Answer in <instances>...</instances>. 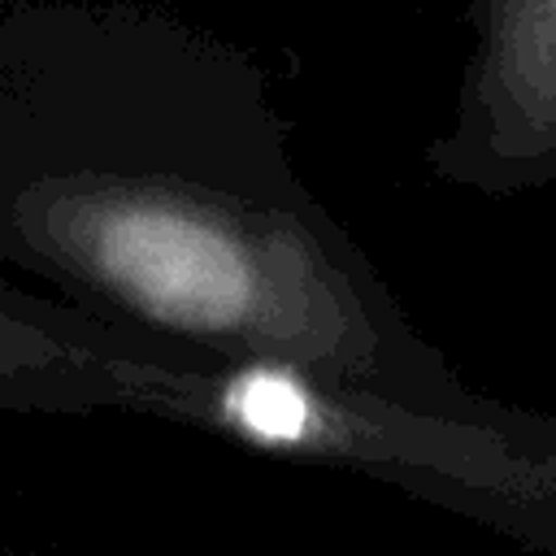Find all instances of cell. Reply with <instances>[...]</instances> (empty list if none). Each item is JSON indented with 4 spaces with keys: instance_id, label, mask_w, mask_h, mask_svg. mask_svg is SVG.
<instances>
[{
    "instance_id": "obj_1",
    "label": "cell",
    "mask_w": 556,
    "mask_h": 556,
    "mask_svg": "<svg viewBox=\"0 0 556 556\" xmlns=\"http://www.w3.org/2000/svg\"><path fill=\"white\" fill-rule=\"evenodd\" d=\"M0 265L113 352L287 361L491 413L300 182L248 48L130 0L0 9Z\"/></svg>"
},
{
    "instance_id": "obj_2",
    "label": "cell",
    "mask_w": 556,
    "mask_h": 556,
    "mask_svg": "<svg viewBox=\"0 0 556 556\" xmlns=\"http://www.w3.org/2000/svg\"><path fill=\"white\" fill-rule=\"evenodd\" d=\"M113 408L213 430L252 452L348 469L556 556V417L443 413L287 361H152L104 348Z\"/></svg>"
},
{
    "instance_id": "obj_3",
    "label": "cell",
    "mask_w": 556,
    "mask_h": 556,
    "mask_svg": "<svg viewBox=\"0 0 556 556\" xmlns=\"http://www.w3.org/2000/svg\"><path fill=\"white\" fill-rule=\"evenodd\" d=\"M465 26L473 48L426 165L478 195L556 182V0H469Z\"/></svg>"
},
{
    "instance_id": "obj_4",
    "label": "cell",
    "mask_w": 556,
    "mask_h": 556,
    "mask_svg": "<svg viewBox=\"0 0 556 556\" xmlns=\"http://www.w3.org/2000/svg\"><path fill=\"white\" fill-rule=\"evenodd\" d=\"M104 334L61 300L0 278V408L91 413L109 408Z\"/></svg>"
}]
</instances>
